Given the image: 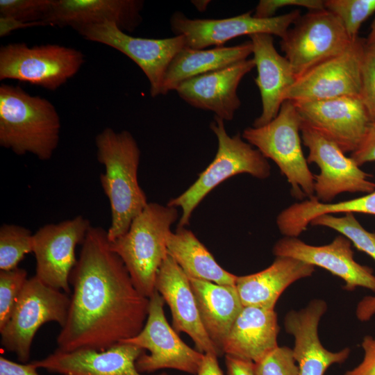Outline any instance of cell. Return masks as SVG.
Segmentation results:
<instances>
[{
  "label": "cell",
  "instance_id": "41",
  "mask_svg": "<svg viewBox=\"0 0 375 375\" xmlns=\"http://www.w3.org/2000/svg\"><path fill=\"white\" fill-rule=\"evenodd\" d=\"M227 375H256L254 363L225 356Z\"/></svg>",
  "mask_w": 375,
  "mask_h": 375
},
{
  "label": "cell",
  "instance_id": "27",
  "mask_svg": "<svg viewBox=\"0 0 375 375\" xmlns=\"http://www.w3.org/2000/svg\"><path fill=\"white\" fill-rule=\"evenodd\" d=\"M251 54V41L235 46L216 47L209 49L184 47L174 57L167 69L162 94L175 90L179 84L189 78L247 60Z\"/></svg>",
  "mask_w": 375,
  "mask_h": 375
},
{
  "label": "cell",
  "instance_id": "18",
  "mask_svg": "<svg viewBox=\"0 0 375 375\" xmlns=\"http://www.w3.org/2000/svg\"><path fill=\"white\" fill-rule=\"evenodd\" d=\"M326 310V302L315 299L299 310H290L285 317V331L294 338L292 349L299 375H324L331 365L344 362L350 355L348 347L334 352L320 342L318 326Z\"/></svg>",
  "mask_w": 375,
  "mask_h": 375
},
{
  "label": "cell",
  "instance_id": "5",
  "mask_svg": "<svg viewBox=\"0 0 375 375\" xmlns=\"http://www.w3.org/2000/svg\"><path fill=\"white\" fill-rule=\"evenodd\" d=\"M210 128L218 142L215 157L192 185L167 203L168 206L181 209L178 227L188 226L193 211L200 202L226 179L239 174H248L259 179H265L271 174L267 159L243 140L240 133L229 135L223 119L215 115Z\"/></svg>",
  "mask_w": 375,
  "mask_h": 375
},
{
  "label": "cell",
  "instance_id": "29",
  "mask_svg": "<svg viewBox=\"0 0 375 375\" xmlns=\"http://www.w3.org/2000/svg\"><path fill=\"white\" fill-rule=\"evenodd\" d=\"M349 212L375 215V190L358 198L337 203H322L315 196L305 199L283 210L276 217V224L284 236L298 238L316 217Z\"/></svg>",
  "mask_w": 375,
  "mask_h": 375
},
{
  "label": "cell",
  "instance_id": "21",
  "mask_svg": "<svg viewBox=\"0 0 375 375\" xmlns=\"http://www.w3.org/2000/svg\"><path fill=\"white\" fill-rule=\"evenodd\" d=\"M145 350L132 344H117L104 351L56 350L31 362L38 368L60 375H147L140 372L136 361ZM155 375H169L162 372Z\"/></svg>",
  "mask_w": 375,
  "mask_h": 375
},
{
  "label": "cell",
  "instance_id": "36",
  "mask_svg": "<svg viewBox=\"0 0 375 375\" xmlns=\"http://www.w3.org/2000/svg\"><path fill=\"white\" fill-rule=\"evenodd\" d=\"M360 99L365 107L370 121L375 122V46L367 43L361 67Z\"/></svg>",
  "mask_w": 375,
  "mask_h": 375
},
{
  "label": "cell",
  "instance_id": "17",
  "mask_svg": "<svg viewBox=\"0 0 375 375\" xmlns=\"http://www.w3.org/2000/svg\"><path fill=\"white\" fill-rule=\"evenodd\" d=\"M272 253L275 256L291 257L325 269L343 280L344 288L348 291L360 287L375 293L373 269L356 261L352 243L343 235L322 246L308 244L298 238L284 236L274 244Z\"/></svg>",
  "mask_w": 375,
  "mask_h": 375
},
{
  "label": "cell",
  "instance_id": "1",
  "mask_svg": "<svg viewBox=\"0 0 375 375\" xmlns=\"http://www.w3.org/2000/svg\"><path fill=\"white\" fill-rule=\"evenodd\" d=\"M69 283L73 292L56 350L104 351L143 328L149 298L135 286L103 228L90 227Z\"/></svg>",
  "mask_w": 375,
  "mask_h": 375
},
{
  "label": "cell",
  "instance_id": "11",
  "mask_svg": "<svg viewBox=\"0 0 375 375\" xmlns=\"http://www.w3.org/2000/svg\"><path fill=\"white\" fill-rule=\"evenodd\" d=\"M301 135L308 149V163H315L319 173L314 175L316 199L328 203L342 193H370L375 190L372 175L364 172L356 162L347 157L334 142L303 122Z\"/></svg>",
  "mask_w": 375,
  "mask_h": 375
},
{
  "label": "cell",
  "instance_id": "10",
  "mask_svg": "<svg viewBox=\"0 0 375 375\" xmlns=\"http://www.w3.org/2000/svg\"><path fill=\"white\" fill-rule=\"evenodd\" d=\"M294 25L280 44L297 78L340 54L352 42L340 20L326 9L309 11Z\"/></svg>",
  "mask_w": 375,
  "mask_h": 375
},
{
  "label": "cell",
  "instance_id": "38",
  "mask_svg": "<svg viewBox=\"0 0 375 375\" xmlns=\"http://www.w3.org/2000/svg\"><path fill=\"white\" fill-rule=\"evenodd\" d=\"M358 166L375 162V122H371L358 147L350 156Z\"/></svg>",
  "mask_w": 375,
  "mask_h": 375
},
{
  "label": "cell",
  "instance_id": "23",
  "mask_svg": "<svg viewBox=\"0 0 375 375\" xmlns=\"http://www.w3.org/2000/svg\"><path fill=\"white\" fill-rule=\"evenodd\" d=\"M141 0H53L44 22L46 26L78 28L105 22L133 32L141 24Z\"/></svg>",
  "mask_w": 375,
  "mask_h": 375
},
{
  "label": "cell",
  "instance_id": "12",
  "mask_svg": "<svg viewBox=\"0 0 375 375\" xmlns=\"http://www.w3.org/2000/svg\"><path fill=\"white\" fill-rule=\"evenodd\" d=\"M300 16V10L297 9L268 19L256 18L252 11L224 19H190L181 12H176L171 16L169 22L175 35L184 36L185 47L205 49L211 46L222 47L240 36L257 33L283 39Z\"/></svg>",
  "mask_w": 375,
  "mask_h": 375
},
{
  "label": "cell",
  "instance_id": "8",
  "mask_svg": "<svg viewBox=\"0 0 375 375\" xmlns=\"http://www.w3.org/2000/svg\"><path fill=\"white\" fill-rule=\"evenodd\" d=\"M84 62L83 53L74 48L10 43L0 48V80H17L53 91L75 76Z\"/></svg>",
  "mask_w": 375,
  "mask_h": 375
},
{
  "label": "cell",
  "instance_id": "37",
  "mask_svg": "<svg viewBox=\"0 0 375 375\" xmlns=\"http://www.w3.org/2000/svg\"><path fill=\"white\" fill-rule=\"evenodd\" d=\"M286 6L303 7L312 10L325 9L322 0H260L253 12V17L260 19L274 17L276 12Z\"/></svg>",
  "mask_w": 375,
  "mask_h": 375
},
{
  "label": "cell",
  "instance_id": "25",
  "mask_svg": "<svg viewBox=\"0 0 375 375\" xmlns=\"http://www.w3.org/2000/svg\"><path fill=\"white\" fill-rule=\"evenodd\" d=\"M313 265L300 260L276 256L266 269L245 276H237L235 287L243 306L274 310L284 290L294 282L311 276Z\"/></svg>",
  "mask_w": 375,
  "mask_h": 375
},
{
  "label": "cell",
  "instance_id": "43",
  "mask_svg": "<svg viewBox=\"0 0 375 375\" xmlns=\"http://www.w3.org/2000/svg\"><path fill=\"white\" fill-rule=\"evenodd\" d=\"M375 315V296H366L358 303L356 316L362 322H368Z\"/></svg>",
  "mask_w": 375,
  "mask_h": 375
},
{
  "label": "cell",
  "instance_id": "14",
  "mask_svg": "<svg viewBox=\"0 0 375 375\" xmlns=\"http://www.w3.org/2000/svg\"><path fill=\"white\" fill-rule=\"evenodd\" d=\"M366 41H352L340 54L312 67L298 77L285 100L308 101L342 97H359L361 67Z\"/></svg>",
  "mask_w": 375,
  "mask_h": 375
},
{
  "label": "cell",
  "instance_id": "34",
  "mask_svg": "<svg viewBox=\"0 0 375 375\" xmlns=\"http://www.w3.org/2000/svg\"><path fill=\"white\" fill-rule=\"evenodd\" d=\"M53 3V0H0V16L44 22Z\"/></svg>",
  "mask_w": 375,
  "mask_h": 375
},
{
  "label": "cell",
  "instance_id": "7",
  "mask_svg": "<svg viewBox=\"0 0 375 375\" xmlns=\"http://www.w3.org/2000/svg\"><path fill=\"white\" fill-rule=\"evenodd\" d=\"M69 305L68 294L48 286L35 276L28 278L8 322L0 331L1 347L15 353L20 362H26L38 330L51 322L62 328Z\"/></svg>",
  "mask_w": 375,
  "mask_h": 375
},
{
  "label": "cell",
  "instance_id": "16",
  "mask_svg": "<svg viewBox=\"0 0 375 375\" xmlns=\"http://www.w3.org/2000/svg\"><path fill=\"white\" fill-rule=\"evenodd\" d=\"M292 102L303 122L334 142L345 153L358 147L371 122L359 97Z\"/></svg>",
  "mask_w": 375,
  "mask_h": 375
},
{
  "label": "cell",
  "instance_id": "22",
  "mask_svg": "<svg viewBox=\"0 0 375 375\" xmlns=\"http://www.w3.org/2000/svg\"><path fill=\"white\" fill-rule=\"evenodd\" d=\"M249 38L258 73L254 81L262 102L261 114L252 126L260 127L277 116L287 92L297 78L288 60L276 51L273 35L257 33Z\"/></svg>",
  "mask_w": 375,
  "mask_h": 375
},
{
  "label": "cell",
  "instance_id": "35",
  "mask_svg": "<svg viewBox=\"0 0 375 375\" xmlns=\"http://www.w3.org/2000/svg\"><path fill=\"white\" fill-rule=\"evenodd\" d=\"M256 375H299L298 367L292 349L278 347L257 363H254Z\"/></svg>",
  "mask_w": 375,
  "mask_h": 375
},
{
  "label": "cell",
  "instance_id": "26",
  "mask_svg": "<svg viewBox=\"0 0 375 375\" xmlns=\"http://www.w3.org/2000/svg\"><path fill=\"white\" fill-rule=\"evenodd\" d=\"M189 279L202 324L222 356L226 339L244 307L236 287Z\"/></svg>",
  "mask_w": 375,
  "mask_h": 375
},
{
  "label": "cell",
  "instance_id": "32",
  "mask_svg": "<svg viewBox=\"0 0 375 375\" xmlns=\"http://www.w3.org/2000/svg\"><path fill=\"white\" fill-rule=\"evenodd\" d=\"M324 7L340 20L353 41L363 22L375 12V0H326Z\"/></svg>",
  "mask_w": 375,
  "mask_h": 375
},
{
  "label": "cell",
  "instance_id": "15",
  "mask_svg": "<svg viewBox=\"0 0 375 375\" xmlns=\"http://www.w3.org/2000/svg\"><path fill=\"white\" fill-rule=\"evenodd\" d=\"M90 226L87 219L78 215L40 228L33 236L35 276L48 286L69 294V278L78 260L76 247L83 243Z\"/></svg>",
  "mask_w": 375,
  "mask_h": 375
},
{
  "label": "cell",
  "instance_id": "44",
  "mask_svg": "<svg viewBox=\"0 0 375 375\" xmlns=\"http://www.w3.org/2000/svg\"><path fill=\"white\" fill-rule=\"evenodd\" d=\"M197 375H224L219 365L217 356L212 353H204Z\"/></svg>",
  "mask_w": 375,
  "mask_h": 375
},
{
  "label": "cell",
  "instance_id": "39",
  "mask_svg": "<svg viewBox=\"0 0 375 375\" xmlns=\"http://www.w3.org/2000/svg\"><path fill=\"white\" fill-rule=\"evenodd\" d=\"M361 347L364 351L361 362L344 375H375V337L366 335L363 338Z\"/></svg>",
  "mask_w": 375,
  "mask_h": 375
},
{
  "label": "cell",
  "instance_id": "9",
  "mask_svg": "<svg viewBox=\"0 0 375 375\" xmlns=\"http://www.w3.org/2000/svg\"><path fill=\"white\" fill-rule=\"evenodd\" d=\"M165 301L157 292L149 297V312L142 331L135 337L119 344H128L149 351L136 361L138 370L151 373L162 369H173L197 375L204 353L186 344L172 327L164 312Z\"/></svg>",
  "mask_w": 375,
  "mask_h": 375
},
{
  "label": "cell",
  "instance_id": "42",
  "mask_svg": "<svg viewBox=\"0 0 375 375\" xmlns=\"http://www.w3.org/2000/svg\"><path fill=\"white\" fill-rule=\"evenodd\" d=\"M43 26H46L43 22H26L12 17L0 16V37H6L18 29Z\"/></svg>",
  "mask_w": 375,
  "mask_h": 375
},
{
  "label": "cell",
  "instance_id": "31",
  "mask_svg": "<svg viewBox=\"0 0 375 375\" xmlns=\"http://www.w3.org/2000/svg\"><path fill=\"white\" fill-rule=\"evenodd\" d=\"M33 234L28 228L15 224L0 228V270H10L27 253L33 252Z\"/></svg>",
  "mask_w": 375,
  "mask_h": 375
},
{
  "label": "cell",
  "instance_id": "6",
  "mask_svg": "<svg viewBox=\"0 0 375 375\" xmlns=\"http://www.w3.org/2000/svg\"><path fill=\"white\" fill-rule=\"evenodd\" d=\"M301 118L294 103L285 101L277 116L268 124L246 128L242 138L267 159L275 162L298 199L315 196L314 174L301 147Z\"/></svg>",
  "mask_w": 375,
  "mask_h": 375
},
{
  "label": "cell",
  "instance_id": "45",
  "mask_svg": "<svg viewBox=\"0 0 375 375\" xmlns=\"http://www.w3.org/2000/svg\"><path fill=\"white\" fill-rule=\"evenodd\" d=\"M191 3L194 6L197 10L203 12L206 10L208 6L210 3L209 0H193Z\"/></svg>",
  "mask_w": 375,
  "mask_h": 375
},
{
  "label": "cell",
  "instance_id": "40",
  "mask_svg": "<svg viewBox=\"0 0 375 375\" xmlns=\"http://www.w3.org/2000/svg\"><path fill=\"white\" fill-rule=\"evenodd\" d=\"M37 369L31 362L28 364L18 363L0 356V375H40Z\"/></svg>",
  "mask_w": 375,
  "mask_h": 375
},
{
  "label": "cell",
  "instance_id": "24",
  "mask_svg": "<svg viewBox=\"0 0 375 375\" xmlns=\"http://www.w3.org/2000/svg\"><path fill=\"white\" fill-rule=\"evenodd\" d=\"M278 332L274 310L244 306L224 344V355L257 363L278 347Z\"/></svg>",
  "mask_w": 375,
  "mask_h": 375
},
{
  "label": "cell",
  "instance_id": "2",
  "mask_svg": "<svg viewBox=\"0 0 375 375\" xmlns=\"http://www.w3.org/2000/svg\"><path fill=\"white\" fill-rule=\"evenodd\" d=\"M98 161L105 167L100 183L111 209L108 239L126 233L133 220L149 203L138 179L140 150L133 135L106 128L95 138Z\"/></svg>",
  "mask_w": 375,
  "mask_h": 375
},
{
  "label": "cell",
  "instance_id": "33",
  "mask_svg": "<svg viewBox=\"0 0 375 375\" xmlns=\"http://www.w3.org/2000/svg\"><path fill=\"white\" fill-rule=\"evenodd\" d=\"M27 279L23 268L0 270V331L8 322Z\"/></svg>",
  "mask_w": 375,
  "mask_h": 375
},
{
  "label": "cell",
  "instance_id": "28",
  "mask_svg": "<svg viewBox=\"0 0 375 375\" xmlns=\"http://www.w3.org/2000/svg\"><path fill=\"white\" fill-rule=\"evenodd\" d=\"M167 253L189 278L235 285L237 276L223 269L192 231L177 226L167 239Z\"/></svg>",
  "mask_w": 375,
  "mask_h": 375
},
{
  "label": "cell",
  "instance_id": "4",
  "mask_svg": "<svg viewBox=\"0 0 375 375\" xmlns=\"http://www.w3.org/2000/svg\"><path fill=\"white\" fill-rule=\"evenodd\" d=\"M178 218L177 208L149 203L126 233L109 241L110 249L124 262L136 288L148 298L156 291V275L168 255L167 239Z\"/></svg>",
  "mask_w": 375,
  "mask_h": 375
},
{
  "label": "cell",
  "instance_id": "13",
  "mask_svg": "<svg viewBox=\"0 0 375 375\" xmlns=\"http://www.w3.org/2000/svg\"><path fill=\"white\" fill-rule=\"evenodd\" d=\"M76 31L85 40L110 47L134 61L148 78L152 97L162 94L167 69L174 57L185 47L183 35L162 39L133 37L112 22L83 26Z\"/></svg>",
  "mask_w": 375,
  "mask_h": 375
},
{
  "label": "cell",
  "instance_id": "20",
  "mask_svg": "<svg viewBox=\"0 0 375 375\" xmlns=\"http://www.w3.org/2000/svg\"><path fill=\"white\" fill-rule=\"evenodd\" d=\"M155 287L170 308L174 329L188 334L199 351L219 357L202 324L190 279L169 255L158 269Z\"/></svg>",
  "mask_w": 375,
  "mask_h": 375
},
{
  "label": "cell",
  "instance_id": "19",
  "mask_svg": "<svg viewBox=\"0 0 375 375\" xmlns=\"http://www.w3.org/2000/svg\"><path fill=\"white\" fill-rule=\"evenodd\" d=\"M256 67L253 58L189 78L178 85L179 97L194 108L212 111L231 121L241 106L238 88L242 79Z\"/></svg>",
  "mask_w": 375,
  "mask_h": 375
},
{
  "label": "cell",
  "instance_id": "46",
  "mask_svg": "<svg viewBox=\"0 0 375 375\" xmlns=\"http://www.w3.org/2000/svg\"><path fill=\"white\" fill-rule=\"evenodd\" d=\"M365 40L367 44L375 46V17L371 24L370 31L368 37Z\"/></svg>",
  "mask_w": 375,
  "mask_h": 375
},
{
  "label": "cell",
  "instance_id": "3",
  "mask_svg": "<svg viewBox=\"0 0 375 375\" xmlns=\"http://www.w3.org/2000/svg\"><path fill=\"white\" fill-rule=\"evenodd\" d=\"M60 119L48 99L19 86L0 85V145L17 155L40 160L53 156L60 140Z\"/></svg>",
  "mask_w": 375,
  "mask_h": 375
},
{
  "label": "cell",
  "instance_id": "30",
  "mask_svg": "<svg viewBox=\"0 0 375 375\" xmlns=\"http://www.w3.org/2000/svg\"><path fill=\"white\" fill-rule=\"evenodd\" d=\"M310 224L338 231L347 238L358 250L365 253L375 261V233L366 230L353 213H344L341 217L332 214L319 215L312 219Z\"/></svg>",
  "mask_w": 375,
  "mask_h": 375
}]
</instances>
